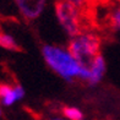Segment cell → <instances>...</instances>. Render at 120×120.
<instances>
[{
  "label": "cell",
  "instance_id": "obj_1",
  "mask_svg": "<svg viewBox=\"0 0 120 120\" xmlns=\"http://www.w3.org/2000/svg\"><path fill=\"white\" fill-rule=\"evenodd\" d=\"M42 54L48 66L64 80L71 81L76 77L86 81L90 80V69L82 66L71 55L69 49L45 44L42 48Z\"/></svg>",
  "mask_w": 120,
  "mask_h": 120
},
{
  "label": "cell",
  "instance_id": "obj_2",
  "mask_svg": "<svg viewBox=\"0 0 120 120\" xmlns=\"http://www.w3.org/2000/svg\"><path fill=\"white\" fill-rule=\"evenodd\" d=\"M99 47L101 43L97 37L92 34H80L71 41L69 52L82 66L88 68L94 56L99 53Z\"/></svg>",
  "mask_w": 120,
  "mask_h": 120
},
{
  "label": "cell",
  "instance_id": "obj_3",
  "mask_svg": "<svg viewBox=\"0 0 120 120\" xmlns=\"http://www.w3.org/2000/svg\"><path fill=\"white\" fill-rule=\"evenodd\" d=\"M56 12H58V19L60 23L66 30V32H69V34H72V36L77 34L79 25H77V19H76V11L72 5L69 3L59 4Z\"/></svg>",
  "mask_w": 120,
  "mask_h": 120
},
{
  "label": "cell",
  "instance_id": "obj_4",
  "mask_svg": "<svg viewBox=\"0 0 120 120\" xmlns=\"http://www.w3.org/2000/svg\"><path fill=\"white\" fill-rule=\"evenodd\" d=\"M90 83L96 85L103 79L105 72V60L103 58L102 54H98L94 56V59L92 60V63L90 64Z\"/></svg>",
  "mask_w": 120,
  "mask_h": 120
},
{
  "label": "cell",
  "instance_id": "obj_5",
  "mask_svg": "<svg viewBox=\"0 0 120 120\" xmlns=\"http://www.w3.org/2000/svg\"><path fill=\"white\" fill-rule=\"evenodd\" d=\"M17 8L23 17H26L27 20H33L38 17L39 14L42 12L43 8H44V3L43 1L31 3V1H22V0H20V1H17Z\"/></svg>",
  "mask_w": 120,
  "mask_h": 120
},
{
  "label": "cell",
  "instance_id": "obj_6",
  "mask_svg": "<svg viewBox=\"0 0 120 120\" xmlns=\"http://www.w3.org/2000/svg\"><path fill=\"white\" fill-rule=\"evenodd\" d=\"M0 47L5 49H10V50L19 49L17 42L15 41V38L8 33H4V32H0Z\"/></svg>",
  "mask_w": 120,
  "mask_h": 120
},
{
  "label": "cell",
  "instance_id": "obj_7",
  "mask_svg": "<svg viewBox=\"0 0 120 120\" xmlns=\"http://www.w3.org/2000/svg\"><path fill=\"white\" fill-rule=\"evenodd\" d=\"M64 115L66 116L69 120H82L83 114L76 107H66L64 108Z\"/></svg>",
  "mask_w": 120,
  "mask_h": 120
},
{
  "label": "cell",
  "instance_id": "obj_8",
  "mask_svg": "<svg viewBox=\"0 0 120 120\" xmlns=\"http://www.w3.org/2000/svg\"><path fill=\"white\" fill-rule=\"evenodd\" d=\"M112 25L115 28H120V8L114 10V12L112 14Z\"/></svg>",
  "mask_w": 120,
  "mask_h": 120
},
{
  "label": "cell",
  "instance_id": "obj_9",
  "mask_svg": "<svg viewBox=\"0 0 120 120\" xmlns=\"http://www.w3.org/2000/svg\"><path fill=\"white\" fill-rule=\"evenodd\" d=\"M12 87L10 85H6V83H1L0 85V99H3L4 97H6L10 92H11Z\"/></svg>",
  "mask_w": 120,
  "mask_h": 120
},
{
  "label": "cell",
  "instance_id": "obj_10",
  "mask_svg": "<svg viewBox=\"0 0 120 120\" xmlns=\"http://www.w3.org/2000/svg\"><path fill=\"white\" fill-rule=\"evenodd\" d=\"M0 116H1V108H0Z\"/></svg>",
  "mask_w": 120,
  "mask_h": 120
},
{
  "label": "cell",
  "instance_id": "obj_11",
  "mask_svg": "<svg viewBox=\"0 0 120 120\" xmlns=\"http://www.w3.org/2000/svg\"><path fill=\"white\" fill-rule=\"evenodd\" d=\"M54 120H63V119H54Z\"/></svg>",
  "mask_w": 120,
  "mask_h": 120
}]
</instances>
